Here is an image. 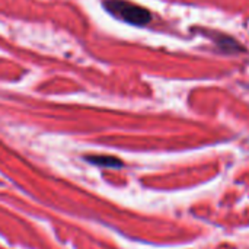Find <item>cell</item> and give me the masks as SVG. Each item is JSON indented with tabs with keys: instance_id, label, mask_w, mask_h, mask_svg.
Listing matches in <instances>:
<instances>
[{
	"instance_id": "1",
	"label": "cell",
	"mask_w": 249,
	"mask_h": 249,
	"mask_svg": "<svg viewBox=\"0 0 249 249\" xmlns=\"http://www.w3.org/2000/svg\"><path fill=\"white\" fill-rule=\"evenodd\" d=\"M104 7L117 19L136 26H144L152 19V15L147 9L127 0H107Z\"/></svg>"
},
{
	"instance_id": "2",
	"label": "cell",
	"mask_w": 249,
	"mask_h": 249,
	"mask_svg": "<svg viewBox=\"0 0 249 249\" xmlns=\"http://www.w3.org/2000/svg\"><path fill=\"white\" fill-rule=\"evenodd\" d=\"M88 160L95 165L107 166V168H118L123 165L121 160H118L117 158H112V156H90V158H88Z\"/></svg>"
}]
</instances>
